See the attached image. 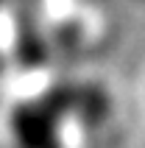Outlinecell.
<instances>
[{
	"mask_svg": "<svg viewBox=\"0 0 145 148\" xmlns=\"http://www.w3.org/2000/svg\"><path fill=\"white\" fill-rule=\"evenodd\" d=\"M11 137L17 148H64L62 109L48 98L20 101L11 112Z\"/></svg>",
	"mask_w": 145,
	"mask_h": 148,
	"instance_id": "cell-1",
	"label": "cell"
}]
</instances>
